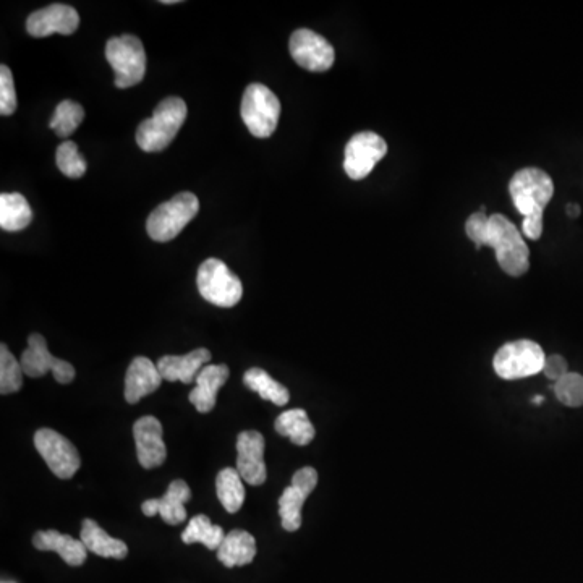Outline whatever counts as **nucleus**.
Segmentation results:
<instances>
[{
  "label": "nucleus",
  "mask_w": 583,
  "mask_h": 583,
  "mask_svg": "<svg viewBox=\"0 0 583 583\" xmlns=\"http://www.w3.org/2000/svg\"><path fill=\"white\" fill-rule=\"evenodd\" d=\"M465 232L475 247L493 248L504 273L524 276L530 269V250L520 230L503 214L473 213L465 222Z\"/></svg>",
  "instance_id": "f257e3e1"
},
{
  "label": "nucleus",
  "mask_w": 583,
  "mask_h": 583,
  "mask_svg": "<svg viewBox=\"0 0 583 583\" xmlns=\"http://www.w3.org/2000/svg\"><path fill=\"white\" fill-rule=\"evenodd\" d=\"M509 193L515 208L524 216L522 234L530 240L543 235V213L554 195L553 179L538 167H525L515 172L509 182Z\"/></svg>",
  "instance_id": "f03ea898"
},
{
  "label": "nucleus",
  "mask_w": 583,
  "mask_h": 583,
  "mask_svg": "<svg viewBox=\"0 0 583 583\" xmlns=\"http://www.w3.org/2000/svg\"><path fill=\"white\" fill-rule=\"evenodd\" d=\"M187 104L171 96L156 106L153 117L143 120L137 130V145L145 153H159L171 145L187 119Z\"/></svg>",
  "instance_id": "7ed1b4c3"
},
{
  "label": "nucleus",
  "mask_w": 583,
  "mask_h": 583,
  "mask_svg": "<svg viewBox=\"0 0 583 583\" xmlns=\"http://www.w3.org/2000/svg\"><path fill=\"white\" fill-rule=\"evenodd\" d=\"M200 211V201L190 192L179 193L162 203L146 221V232L154 242H171L195 219Z\"/></svg>",
  "instance_id": "20e7f679"
},
{
  "label": "nucleus",
  "mask_w": 583,
  "mask_h": 583,
  "mask_svg": "<svg viewBox=\"0 0 583 583\" xmlns=\"http://www.w3.org/2000/svg\"><path fill=\"white\" fill-rule=\"evenodd\" d=\"M106 59L114 69V83L120 90L132 88L145 78L146 52L137 36L122 35L109 39Z\"/></svg>",
  "instance_id": "39448f33"
},
{
  "label": "nucleus",
  "mask_w": 583,
  "mask_h": 583,
  "mask_svg": "<svg viewBox=\"0 0 583 583\" xmlns=\"http://www.w3.org/2000/svg\"><path fill=\"white\" fill-rule=\"evenodd\" d=\"M196 284L201 297L216 307L232 308L242 300L243 286L240 277L230 271L224 261L209 258L198 268Z\"/></svg>",
  "instance_id": "423d86ee"
},
{
  "label": "nucleus",
  "mask_w": 583,
  "mask_h": 583,
  "mask_svg": "<svg viewBox=\"0 0 583 583\" xmlns=\"http://www.w3.org/2000/svg\"><path fill=\"white\" fill-rule=\"evenodd\" d=\"M240 114L253 137L269 138L276 132L279 124L281 103L268 86L252 83L243 93Z\"/></svg>",
  "instance_id": "0eeeda50"
},
{
  "label": "nucleus",
  "mask_w": 583,
  "mask_h": 583,
  "mask_svg": "<svg viewBox=\"0 0 583 583\" xmlns=\"http://www.w3.org/2000/svg\"><path fill=\"white\" fill-rule=\"evenodd\" d=\"M546 355L537 342L515 341L503 345L493 358V368L499 378L514 381L543 371Z\"/></svg>",
  "instance_id": "6e6552de"
},
{
  "label": "nucleus",
  "mask_w": 583,
  "mask_h": 583,
  "mask_svg": "<svg viewBox=\"0 0 583 583\" xmlns=\"http://www.w3.org/2000/svg\"><path fill=\"white\" fill-rule=\"evenodd\" d=\"M388 154V143L375 132L357 133L345 146L344 171L352 180H363Z\"/></svg>",
  "instance_id": "1a4fd4ad"
},
{
  "label": "nucleus",
  "mask_w": 583,
  "mask_h": 583,
  "mask_svg": "<svg viewBox=\"0 0 583 583\" xmlns=\"http://www.w3.org/2000/svg\"><path fill=\"white\" fill-rule=\"evenodd\" d=\"M35 446L47 467L60 480H69L80 469L81 460L77 447L57 431L51 428L36 431Z\"/></svg>",
  "instance_id": "9d476101"
},
{
  "label": "nucleus",
  "mask_w": 583,
  "mask_h": 583,
  "mask_svg": "<svg viewBox=\"0 0 583 583\" xmlns=\"http://www.w3.org/2000/svg\"><path fill=\"white\" fill-rule=\"evenodd\" d=\"M20 363H22L23 373L30 378H41L52 371L57 383L69 384L77 375L72 363L54 357L47 349L46 339L36 332L28 337V347L23 352Z\"/></svg>",
  "instance_id": "9b49d317"
},
{
  "label": "nucleus",
  "mask_w": 583,
  "mask_h": 583,
  "mask_svg": "<svg viewBox=\"0 0 583 583\" xmlns=\"http://www.w3.org/2000/svg\"><path fill=\"white\" fill-rule=\"evenodd\" d=\"M289 51L292 59L310 72H328L336 60V52L328 39L307 28L292 33Z\"/></svg>",
  "instance_id": "f8f14e48"
},
{
  "label": "nucleus",
  "mask_w": 583,
  "mask_h": 583,
  "mask_svg": "<svg viewBox=\"0 0 583 583\" xmlns=\"http://www.w3.org/2000/svg\"><path fill=\"white\" fill-rule=\"evenodd\" d=\"M318 485V472L313 467H303L295 472L292 485L279 498L282 527L287 532H297L302 525V507Z\"/></svg>",
  "instance_id": "ddd939ff"
},
{
  "label": "nucleus",
  "mask_w": 583,
  "mask_h": 583,
  "mask_svg": "<svg viewBox=\"0 0 583 583\" xmlns=\"http://www.w3.org/2000/svg\"><path fill=\"white\" fill-rule=\"evenodd\" d=\"M80 26V15L72 5L52 4L31 13L26 20V31L33 38H47L51 35L70 36Z\"/></svg>",
  "instance_id": "4468645a"
},
{
  "label": "nucleus",
  "mask_w": 583,
  "mask_h": 583,
  "mask_svg": "<svg viewBox=\"0 0 583 583\" xmlns=\"http://www.w3.org/2000/svg\"><path fill=\"white\" fill-rule=\"evenodd\" d=\"M161 422L156 417H143L133 425L138 462L146 470L161 467L167 459L166 443Z\"/></svg>",
  "instance_id": "2eb2a0df"
},
{
  "label": "nucleus",
  "mask_w": 583,
  "mask_h": 583,
  "mask_svg": "<svg viewBox=\"0 0 583 583\" xmlns=\"http://www.w3.org/2000/svg\"><path fill=\"white\" fill-rule=\"evenodd\" d=\"M264 449L266 444L258 431H243L237 438V470L248 485L261 486L268 478Z\"/></svg>",
  "instance_id": "dca6fc26"
},
{
  "label": "nucleus",
  "mask_w": 583,
  "mask_h": 583,
  "mask_svg": "<svg viewBox=\"0 0 583 583\" xmlns=\"http://www.w3.org/2000/svg\"><path fill=\"white\" fill-rule=\"evenodd\" d=\"M192 499V490L183 480L172 481L167 493L159 499H148L141 504V511L146 517L161 515L167 525H179L187 520L185 504Z\"/></svg>",
  "instance_id": "f3484780"
},
{
  "label": "nucleus",
  "mask_w": 583,
  "mask_h": 583,
  "mask_svg": "<svg viewBox=\"0 0 583 583\" xmlns=\"http://www.w3.org/2000/svg\"><path fill=\"white\" fill-rule=\"evenodd\" d=\"M213 358L208 349H196L187 355H166L158 360V370L164 381L192 384L200 371Z\"/></svg>",
  "instance_id": "a211bd4d"
},
{
  "label": "nucleus",
  "mask_w": 583,
  "mask_h": 583,
  "mask_svg": "<svg viewBox=\"0 0 583 583\" xmlns=\"http://www.w3.org/2000/svg\"><path fill=\"white\" fill-rule=\"evenodd\" d=\"M161 384L158 365H154L149 358L135 357L125 376V399L128 404H138L143 397L158 391Z\"/></svg>",
  "instance_id": "6ab92c4d"
},
{
  "label": "nucleus",
  "mask_w": 583,
  "mask_h": 583,
  "mask_svg": "<svg viewBox=\"0 0 583 583\" xmlns=\"http://www.w3.org/2000/svg\"><path fill=\"white\" fill-rule=\"evenodd\" d=\"M230 371L227 365H208L196 378V388L190 392L188 401L200 413H209L216 407L219 389L227 383Z\"/></svg>",
  "instance_id": "aec40b11"
},
{
  "label": "nucleus",
  "mask_w": 583,
  "mask_h": 583,
  "mask_svg": "<svg viewBox=\"0 0 583 583\" xmlns=\"http://www.w3.org/2000/svg\"><path fill=\"white\" fill-rule=\"evenodd\" d=\"M33 546L39 551H54L72 567L81 566L88 556V549L81 540H75L70 535H64L57 530L36 533L33 537Z\"/></svg>",
  "instance_id": "412c9836"
},
{
  "label": "nucleus",
  "mask_w": 583,
  "mask_h": 583,
  "mask_svg": "<svg viewBox=\"0 0 583 583\" xmlns=\"http://www.w3.org/2000/svg\"><path fill=\"white\" fill-rule=\"evenodd\" d=\"M80 540L90 553L101 556V558L125 559L128 554V546L124 541L112 538L107 535L98 522L91 519L83 520Z\"/></svg>",
  "instance_id": "4be33fe9"
},
{
  "label": "nucleus",
  "mask_w": 583,
  "mask_h": 583,
  "mask_svg": "<svg viewBox=\"0 0 583 583\" xmlns=\"http://www.w3.org/2000/svg\"><path fill=\"white\" fill-rule=\"evenodd\" d=\"M256 556V540L245 530H232L218 549V559L226 567L248 566Z\"/></svg>",
  "instance_id": "5701e85b"
},
{
  "label": "nucleus",
  "mask_w": 583,
  "mask_h": 583,
  "mask_svg": "<svg viewBox=\"0 0 583 583\" xmlns=\"http://www.w3.org/2000/svg\"><path fill=\"white\" fill-rule=\"evenodd\" d=\"M33 211L22 193L0 195V227L7 232H20L30 226Z\"/></svg>",
  "instance_id": "b1692460"
},
{
  "label": "nucleus",
  "mask_w": 583,
  "mask_h": 583,
  "mask_svg": "<svg viewBox=\"0 0 583 583\" xmlns=\"http://www.w3.org/2000/svg\"><path fill=\"white\" fill-rule=\"evenodd\" d=\"M277 433L289 438L295 446H308L315 439V426L311 425L307 412L303 409L287 410L274 423Z\"/></svg>",
  "instance_id": "393cba45"
},
{
  "label": "nucleus",
  "mask_w": 583,
  "mask_h": 583,
  "mask_svg": "<svg viewBox=\"0 0 583 583\" xmlns=\"http://www.w3.org/2000/svg\"><path fill=\"white\" fill-rule=\"evenodd\" d=\"M243 384L250 391L258 392L263 401H271L273 404L279 405V407L289 404V389L286 386H282L281 383H277L276 379L271 378L261 368H250L243 375Z\"/></svg>",
  "instance_id": "a878e982"
},
{
  "label": "nucleus",
  "mask_w": 583,
  "mask_h": 583,
  "mask_svg": "<svg viewBox=\"0 0 583 583\" xmlns=\"http://www.w3.org/2000/svg\"><path fill=\"white\" fill-rule=\"evenodd\" d=\"M226 538V533L219 525H214L209 520L208 515H196L190 522L185 532L182 533V541L185 545H193V543H201L211 551H218L222 541Z\"/></svg>",
  "instance_id": "bb28decb"
},
{
  "label": "nucleus",
  "mask_w": 583,
  "mask_h": 583,
  "mask_svg": "<svg viewBox=\"0 0 583 583\" xmlns=\"http://www.w3.org/2000/svg\"><path fill=\"white\" fill-rule=\"evenodd\" d=\"M242 480L239 470L230 469V467L221 470L216 478V493H218L222 507L229 514H235L242 509L243 501H245V488H243Z\"/></svg>",
  "instance_id": "cd10ccee"
},
{
  "label": "nucleus",
  "mask_w": 583,
  "mask_h": 583,
  "mask_svg": "<svg viewBox=\"0 0 583 583\" xmlns=\"http://www.w3.org/2000/svg\"><path fill=\"white\" fill-rule=\"evenodd\" d=\"M85 119V109L73 101H62L52 115L49 128L57 133V137L67 138L72 135Z\"/></svg>",
  "instance_id": "c85d7f7f"
},
{
  "label": "nucleus",
  "mask_w": 583,
  "mask_h": 583,
  "mask_svg": "<svg viewBox=\"0 0 583 583\" xmlns=\"http://www.w3.org/2000/svg\"><path fill=\"white\" fill-rule=\"evenodd\" d=\"M22 363L13 357L7 345H0V394L7 396L23 388Z\"/></svg>",
  "instance_id": "c756f323"
},
{
  "label": "nucleus",
  "mask_w": 583,
  "mask_h": 583,
  "mask_svg": "<svg viewBox=\"0 0 583 583\" xmlns=\"http://www.w3.org/2000/svg\"><path fill=\"white\" fill-rule=\"evenodd\" d=\"M56 164L59 171L69 179H80L88 169L85 159L78 153V145L75 141H64L57 148Z\"/></svg>",
  "instance_id": "7c9ffc66"
},
{
  "label": "nucleus",
  "mask_w": 583,
  "mask_h": 583,
  "mask_svg": "<svg viewBox=\"0 0 583 583\" xmlns=\"http://www.w3.org/2000/svg\"><path fill=\"white\" fill-rule=\"evenodd\" d=\"M554 392L559 402L567 407H582L583 405V376L577 373H567L564 378L554 384Z\"/></svg>",
  "instance_id": "2f4dec72"
},
{
  "label": "nucleus",
  "mask_w": 583,
  "mask_h": 583,
  "mask_svg": "<svg viewBox=\"0 0 583 583\" xmlns=\"http://www.w3.org/2000/svg\"><path fill=\"white\" fill-rule=\"evenodd\" d=\"M17 111V93L13 75L7 65L0 67V114L9 117Z\"/></svg>",
  "instance_id": "473e14b6"
},
{
  "label": "nucleus",
  "mask_w": 583,
  "mask_h": 583,
  "mask_svg": "<svg viewBox=\"0 0 583 583\" xmlns=\"http://www.w3.org/2000/svg\"><path fill=\"white\" fill-rule=\"evenodd\" d=\"M543 373H545L546 378L553 379V381H559V379L564 378L569 373L566 358H562L561 355L546 357Z\"/></svg>",
  "instance_id": "72a5a7b5"
},
{
  "label": "nucleus",
  "mask_w": 583,
  "mask_h": 583,
  "mask_svg": "<svg viewBox=\"0 0 583 583\" xmlns=\"http://www.w3.org/2000/svg\"><path fill=\"white\" fill-rule=\"evenodd\" d=\"M567 214L571 216V218H577L580 214V206L579 205H569L567 206Z\"/></svg>",
  "instance_id": "f704fd0d"
},
{
  "label": "nucleus",
  "mask_w": 583,
  "mask_h": 583,
  "mask_svg": "<svg viewBox=\"0 0 583 583\" xmlns=\"http://www.w3.org/2000/svg\"><path fill=\"white\" fill-rule=\"evenodd\" d=\"M533 404H543V402H545V399H543V397L541 396H537L535 397V399H533Z\"/></svg>",
  "instance_id": "c9c22d12"
}]
</instances>
